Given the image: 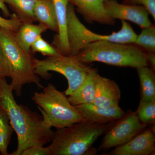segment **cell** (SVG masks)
Listing matches in <instances>:
<instances>
[{
	"mask_svg": "<svg viewBox=\"0 0 155 155\" xmlns=\"http://www.w3.org/2000/svg\"><path fill=\"white\" fill-rule=\"evenodd\" d=\"M21 155H51V151L48 146H34L24 150Z\"/></svg>",
	"mask_w": 155,
	"mask_h": 155,
	"instance_id": "obj_26",
	"label": "cell"
},
{
	"mask_svg": "<svg viewBox=\"0 0 155 155\" xmlns=\"http://www.w3.org/2000/svg\"><path fill=\"white\" fill-rule=\"evenodd\" d=\"M2 105H1V94H0V110H2Z\"/></svg>",
	"mask_w": 155,
	"mask_h": 155,
	"instance_id": "obj_30",
	"label": "cell"
},
{
	"mask_svg": "<svg viewBox=\"0 0 155 155\" xmlns=\"http://www.w3.org/2000/svg\"><path fill=\"white\" fill-rule=\"evenodd\" d=\"M97 123L83 120L57 129L48 146L51 155H86L96 153L92 146L115 122Z\"/></svg>",
	"mask_w": 155,
	"mask_h": 155,
	"instance_id": "obj_2",
	"label": "cell"
},
{
	"mask_svg": "<svg viewBox=\"0 0 155 155\" xmlns=\"http://www.w3.org/2000/svg\"><path fill=\"white\" fill-rule=\"evenodd\" d=\"M10 19H6L0 16V28L14 31L18 30L22 22L15 14L11 15Z\"/></svg>",
	"mask_w": 155,
	"mask_h": 155,
	"instance_id": "obj_24",
	"label": "cell"
},
{
	"mask_svg": "<svg viewBox=\"0 0 155 155\" xmlns=\"http://www.w3.org/2000/svg\"><path fill=\"white\" fill-rule=\"evenodd\" d=\"M47 30L43 25L33 22H22L18 30L15 32L17 44L22 49L31 52V47L38 37Z\"/></svg>",
	"mask_w": 155,
	"mask_h": 155,
	"instance_id": "obj_16",
	"label": "cell"
},
{
	"mask_svg": "<svg viewBox=\"0 0 155 155\" xmlns=\"http://www.w3.org/2000/svg\"><path fill=\"white\" fill-rule=\"evenodd\" d=\"M10 77V72L5 56L0 45V78Z\"/></svg>",
	"mask_w": 155,
	"mask_h": 155,
	"instance_id": "obj_27",
	"label": "cell"
},
{
	"mask_svg": "<svg viewBox=\"0 0 155 155\" xmlns=\"http://www.w3.org/2000/svg\"><path fill=\"white\" fill-rule=\"evenodd\" d=\"M71 0H53L55 10L58 32L54 38L53 46L59 54L70 55L67 32V8Z\"/></svg>",
	"mask_w": 155,
	"mask_h": 155,
	"instance_id": "obj_14",
	"label": "cell"
},
{
	"mask_svg": "<svg viewBox=\"0 0 155 155\" xmlns=\"http://www.w3.org/2000/svg\"><path fill=\"white\" fill-rule=\"evenodd\" d=\"M33 62L35 73L44 79L51 78L50 72H58L67 78L68 87L64 93L67 96L80 87L94 69L71 55L50 56L43 60L34 58Z\"/></svg>",
	"mask_w": 155,
	"mask_h": 155,
	"instance_id": "obj_7",
	"label": "cell"
},
{
	"mask_svg": "<svg viewBox=\"0 0 155 155\" xmlns=\"http://www.w3.org/2000/svg\"><path fill=\"white\" fill-rule=\"evenodd\" d=\"M0 94L2 109L8 115L18 141L17 150L9 155H21L29 147L44 146L51 141L54 133L51 128L45 126L42 116L17 104L5 78H0Z\"/></svg>",
	"mask_w": 155,
	"mask_h": 155,
	"instance_id": "obj_1",
	"label": "cell"
},
{
	"mask_svg": "<svg viewBox=\"0 0 155 155\" xmlns=\"http://www.w3.org/2000/svg\"><path fill=\"white\" fill-rule=\"evenodd\" d=\"M136 114L142 123L154 124L155 122V101H144L140 100Z\"/></svg>",
	"mask_w": 155,
	"mask_h": 155,
	"instance_id": "obj_22",
	"label": "cell"
},
{
	"mask_svg": "<svg viewBox=\"0 0 155 155\" xmlns=\"http://www.w3.org/2000/svg\"><path fill=\"white\" fill-rule=\"evenodd\" d=\"M84 120L97 123L115 122L122 118L125 113L119 106L102 108L93 104H85L74 106Z\"/></svg>",
	"mask_w": 155,
	"mask_h": 155,
	"instance_id": "obj_12",
	"label": "cell"
},
{
	"mask_svg": "<svg viewBox=\"0 0 155 155\" xmlns=\"http://www.w3.org/2000/svg\"><path fill=\"white\" fill-rule=\"evenodd\" d=\"M104 0H71L76 7L77 12L89 23L97 22L100 24L114 25L116 20L106 11L104 7Z\"/></svg>",
	"mask_w": 155,
	"mask_h": 155,
	"instance_id": "obj_11",
	"label": "cell"
},
{
	"mask_svg": "<svg viewBox=\"0 0 155 155\" xmlns=\"http://www.w3.org/2000/svg\"><path fill=\"white\" fill-rule=\"evenodd\" d=\"M14 130L8 115L3 109L0 110V153L8 155V148Z\"/></svg>",
	"mask_w": 155,
	"mask_h": 155,
	"instance_id": "obj_20",
	"label": "cell"
},
{
	"mask_svg": "<svg viewBox=\"0 0 155 155\" xmlns=\"http://www.w3.org/2000/svg\"><path fill=\"white\" fill-rule=\"evenodd\" d=\"M37 0H4L22 22H34L35 6Z\"/></svg>",
	"mask_w": 155,
	"mask_h": 155,
	"instance_id": "obj_19",
	"label": "cell"
},
{
	"mask_svg": "<svg viewBox=\"0 0 155 155\" xmlns=\"http://www.w3.org/2000/svg\"><path fill=\"white\" fill-rule=\"evenodd\" d=\"M146 126L140 121L136 112L128 113L116 121L108 129L99 149L108 150L125 144L141 132Z\"/></svg>",
	"mask_w": 155,
	"mask_h": 155,
	"instance_id": "obj_8",
	"label": "cell"
},
{
	"mask_svg": "<svg viewBox=\"0 0 155 155\" xmlns=\"http://www.w3.org/2000/svg\"><path fill=\"white\" fill-rule=\"evenodd\" d=\"M0 9L5 16L6 17H11V15L4 0H0Z\"/></svg>",
	"mask_w": 155,
	"mask_h": 155,
	"instance_id": "obj_29",
	"label": "cell"
},
{
	"mask_svg": "<svg viewBox=\"0 0 155 155\" xmlns=\"http://www.w3.org/2000/svg\"></svg>",
	"mask_w": 155,
	"mask_h": 155,
	"instance_id": "obj_31",
	"label": "cell"
},
{
	"mask_svg": "<svg viewBox=\"0 0 155 155\" xmlns=\"http://www.w3.org/2000/svg\"><path fill=\"white\" fill-rule=\"evenodd\" d=\"M122 27L117 32L102 35L93 32L81 23L75 13L74 6L70 2L67 8V32L70 54L76 56L87 45L98 41H107L122 44H134L137 35L132 26L121 20Z\"/></svg>",
	"mask_w": 155,
	"mask_h": 155,
	"instance_id": "obj_6",
	"label": "cell"
},
{
	"mask_svg": "<svg viewBox=\"0 0 155 155\" xmlns=\"http://www.w3.org/2000/svg\"><path fill=\"white\" fill-rule=\"evenodd\" d=\"M146 55L148 64H150L151 66L152 69L155 70V52L146 53Z\"/></svg>",
	"mask_w": 155,
	"mask_h": 155,
	"instance_id": "obj_28",
	"label": "cell"
},
{
	"mask_svg": "<svg viewBox=\"0 0 155 155\" xmlns=\"http://www.w3.org/2000/svg\"><path fill=\"white\" fill-rule=\"evenodd\" d=\"M83 63L101 62L118 67L135 69L147 66L146 53L134 44H122L107 41L91 43L76 55Z\"/></svg>",
	"mask_w": 155,
	"mask_h": 155,
	"instance_id": "obj_3",
	"label": "cell"
},
{
	"mask_svg": "<svg viewBox=\"0 0 155 155\" xmlns=\"http://www.w3.org/2000/svg\"><path fill=\"white\" fill-rule=\"evenodd\" d=\"M120 99L121 91L116 82L98 74L95 97L92 104L101 107H111L119 106Z\"/></svg>",
	"mask_w": 155,
	"mask_h": 155,
	"instance_id": "obj_13",
	"label": "cell"
},
{
	"mask_svg": "<svg viewBox=\"0 0 155 155\" xmlns=\"http://www.w3.org/2000/svg\"><path fill=\"white\" fill-rule=\"evenodd\" d=\"M134 44L147 52H155L154 25H152L142 29L141 33L137 35Z\"/></svg>",
	"mask_w": 155,
	"mask_h": 155,
	"instance_id": "obj_21",
	"label": "cell"
},
{
	"mask_svg": "<svg viewBox=\"0 0 155 155\" xmlns=\"http://www.w3.org/2000/svg\"><path fill=\"white\" fill-rule=\"evenodd\" d=\"M155 136L153 130L146 129L125 144L116 147L113 155H149L154 153Z\"/></svg>",
	"mask_w": 155,
	"mask_h": 155,
	"instance_id": "obj_10",
	"label": "cell"
},
{
	"mask_svg": "<svg viewBox=\"0 0 155 155\" xmlns=\"http://www.w3.org/2000/svg\"><path fill=\"white\" fill-rule=\"evenodd\" d=\"M97 69L94 68L82 85L72 94L68 96V100L73 106L92 104L95 97Z\"/></svg>",
	"mask_w": 155,
	"mask_h": 155,
	"instance_id": "obj_15",
	"label": "cell"
},
{
	"mask_svg": "<svg viewBox=\"0 0 155 155\" xmlns=\"http://www.w3.org/2000/svg\"><path fill=\"white\" fill-rule=\"evenodd\" d=\"M42 88L41 92H34L31 99L41 113L46 126L59 129L84 120L67 96L54 84L49 83Z\"/></svg>",
	"mask_w": 155,
	"mask_h": 155,
	"instance_id": "obj_5",
	"label": "cell"
},
{
	"mask_svg": "<svg viewBox=\"0 0 155 155\" xmlns=\"http://www.w3.org/2000/svg\"><path fill=\"white\" fill-rule=\"evenodd\" d=\"M32 53H39L44 56L50 57L61 54L56 48L44 39L41 35L38 37L31 47Z\"/></svg>",
	"mask_w": 155,
	"mask_h": 155,
	"instance_id": "obj_23",
	"label": "cell"
},
{
	"mask_svg": "<svg viewBox=\"0 0 155 155\" xmlns=\"http://www.w3.org/2000/svg\"><path fill=\"white\" fill-rule=\"evenodd\" d=\"M34 13L36 21L47 29L58 32V22L53 0H37Z\"/></svg>",
	"mask_w": 155,
	"mask_h": 155,
	"instance_id": "obj_17",
	"label": "cell"
},
{
	"mask_svg": "<svg viewBox=\"0 0 155 155\" xmlns=\"http://www.w3.org/2000/svg\"><path fill=\"white\" fill-rule=\"evenodd\" d=\"M104 7L107 14L113 19L130 21L142 29L152 25L150 13L142 5L120 4L117 0H104Z\"/></svg>",
	"mask_w": 155,
	"mask_h": 155,
	"instance_id": "obj_9",
	"label": "cell"
},
{
	"mask_svg": "<svg viewBox=\"0 0 155 155\" xmlns=\"http://www.w3.org/2000/svg\"><path fill=\"white\" fill-rule=\"evenodd\" d=\"M122 4L127 5H142L149 12L150 15L155 20V0H122Z\"/></svg>",
	"mask_w": 155,
	"mask_h": 155,
	"instance_id": "obj_25",
	"label": "cell"
},
{
	"mask_svg": "<svg viewBox=\"0 0 155 155\" xmlns=\"http://www.w3.org/2000/svg\"><path fill=\"white\" fill-rule=\"evenodd\" d=\"M0 45L9 68L10 84L16 95H22V87L27 84L34 83L39 88H42L40 79L35 73L31 52H27L19 46L15 32L0 28Z\"/></svg>",
	"mask_w": 155,
	"mask_h": 155,
	"instance_id": "obj_4",
	"label": "cell"
},
{
	"mask_svg": "<svg viewBox=\"0 0 155 155\" xmlns=\"http://www.w3.org/2000/svg\"><path fill=\"white\" fill-rule=\"evenodd\" d=\"M141 88V100L155 101V76L147 66L137 68Z\"/></svg>",
	"mask_w": 155,
	"mask_h": 155,
	"instance_id": "obj_18",
	"label": "cell"
}]
</instances>
